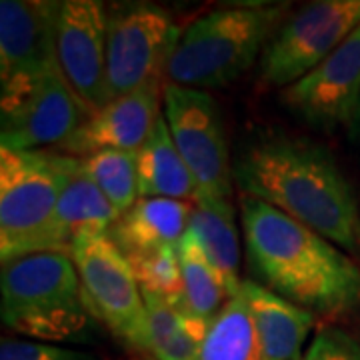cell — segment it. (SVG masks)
<instances>
[{
  "mask_svg": "<svg viewBox=\"0 0 360 360\" xmlns=\"http://www.w3.org/2000/svg\"><path fill=\"white\" fill-rule=\"evenodd\" d=\"M106 26L108 8L98 0L58 2V68L90 115L110 103L106 77Z\"/></svg>",
  "mask_w": 360,
  "mask_h": 360,
  "instance_id": "8fae6325",
  "label": "cell"
},
{
  "mask_svg": "<svg viewBox=\"0 0 360 360\" xmlns=\"http://www.w3.org/2000/svg\"><path fill=\"white\" fill-rule=\"evenodd\" d=\"M354 124H356L360 130V103H359V108H356V116H354Z\"/></svg>",
  "mask_w": 360,
  "mask_h": 360,
  "instance_id": "4316f807",
  "label": "cell"
},
{
  "mask_svg": "<svg viewBox=\"0 0 360 360\" xmlns=\"http://www.w3.org/2000/svg\"><path fill=\"white\" fill-rule=\"evenodd\" d=\"M360 26V0L310 2L272 34L260 56V80L286 89L298 82Z\"/></svg>",
  "mask_w": 360,
  "mask_h": 360,
  "instance_id": "ba28073f",
  "label": "cell"
},
{
  "mask_svg": "<svg viewBox=\"0 0 360 360\" xmlns=\"http://www.w3.org/2000/svg\"><path fill=\"white\" fill-rule=\"evenodd\" d=\"M246 257L262 286L310 312L360 309V266L319 232L262 200L243 196Z\"/></svg>",
  "mask_w": 360,
  "mask_h": 360,
  "instance_id": "7a4b0ae2",
  "label": "cell"
},
{
  "mask_svg": "<svg viewBox=\"0 0 360 360\" xmlns=\"http://www.w3.org/2000/svg\"><path fill=\"white\" fill-rule=\"evenodd\" d=\"M0 104L2 150L58 146L90 116V110L70 89L60 68L32 82L2 90Z\"/></svg>",
  "mask_w": 360,
  "mask_h": 360,
  "instance_id": "30bf717a",
  "label": "cell"
},
{
  "mask_svg": "<svg viewBox=\"0 0 360 360\" xmlns=\"http://www.w3.org/2000/svg\"><path fill=\"white\" fill-rule=\"evenodd\" d=\"M193 205L170 198H139L108 231L110 240L127 257H146L165 248H179L188 231Z\"/></svg>",
  "mask_w": 360,
  "mask_h": 360,
  "instance_id": "2e32d148",
  "label": "cell"
},
{
  "mask_svg": "<svg viewBox=\"0 0 360 360\" xmlns=\"http://www.w3.org/2000/svg\"><path fill=\"white\" fill-rule=\"evenodd\" d=\"M179 262L182 272V284L188 309L194 314L212 322L231 298L219 272L212 269L208 258L198 245L194 232L188 229L179 243Z\"/></svg>",
  "mask_w": 360,
  "mask_h": 360,
  "instance_id": "7402d4cb",
  "label": "cell"
},
{
  "mask_svg": "<svg viewBox=\"0 0 360 360\" xmlns=\"http://www.w3.org/2000/svg\"><path fill=\"white\" fill-rule=\"evenodd\" d=\"M180 32L170 14L153 2L108 8L106 77L110 101L160 80Z\"/></svg>",
  "mask_w": 360,
  "mask_h": 360,
  "instance_id": "52a82bcc",
  "label": "cell"
},
{
  "mask_svg": "<svg viewBox=\"0 0 360 360\" xmlns=\"http://www.w3.org/2000/svg\"><path fill=\"white\" fill-rule=\"evenodd\" d=\"M283 104L324 130L354 124L360 103V26L324 63L281 92Z\"/></svg>",
  "mask_w": 360,
  "mask_h": 360,
  "instance_id": "7c38bea8",
  "label": "cell"
},
{
  "mask_svg": "<svg viewBox=\"0 0 360 360\" xmlns=\"http://www.w3.org/2000/svg\"><path fill=\"white\" fill-rule=\"evenodd\" d=\"M68 155L0 148V258L51 252L52 222L65 186Z\"/></svg>",
  "mask_w": 360,
  "mask_h": 360,
  "instance_id": "5b68a950",
  "label": "cell"
},
{
  "mask_svg": "<svg viewBox=\"0 0 360 360\" xmlns=\"http://www.w3.org/2000/svg\"><path fill=\"white\" fill-rule=\"evenodd\" d=\"M80 167L120 214L139 202L141 193L136 153L101 150L94 155L80 156Z\"/></svg>",
  "mask_w": 360,
  "mask_h": 360,
  "instance_id": "603a6c76",
  "label": "cell"
},
{
  "mask_svg": "<svg viewBox=\"0 0 360 360\" xmlns=\"http://www.w3.org/2000/svg\"><path fill=\"white\" fill-rule=\"evenodd\" d=\"M300 360H360V338L345 328H321Z\"/></svg>",
  "mask_w": 360,
  "mask_h": 360,
  "instance_id": "484cf974",
  "label": "cell"
},
{
  "mask_svg": "<svg viewBox=\"0 0 360 360\" xmlns=\"http://www.w3.org/2000/svg\"><path fill=\"white\" fill-rule=\"evenodd\" d=\"M160 115V80H155L92 112L84 124L56 148L60 155L78 158L101 150L139 153Z\"/></svg>",
  "mask_w": 360,
  "mask_h": 360,
  "instance_id": "5bb4252c",
  "label": "cell"
},
{
  "mask_svg": "<svg viewBox=\"0 0 360 360\" xmlns=\"http://www.w3.org/2000/svg\"><path fill=\"white\" fill-rule=\"evenodd\" d=\"M148 314V354L155 360H198L210 321L142 292Z\"/></svg>",
  "mask_w": 360,
  "mask_h": 360,
  "instance_id": "ffe728a7",
  "label": "cell"
},
{
  "mask_svg": "<svg viewBox=\"0 0 360 360\" xmlns=\"http://www.w3.org/2000/svg\"><path fill=\"white\" fill-rule=\"evenodd\" d=\"M240 295L250 310L264 360H300L316 324L314 312L296 307L255 281H243Z\"/></svg>",
  "mask_w": 360,
  "mask_h": 360,
  "instance_id": "e0dca14e",
  "label": "cell"
},
{
  "mask_svg": "<svg viewBox=\"0 0 360 360\" xmlns=\"http://www.w3.org/2000/svg\"><path fill=\"white\" fill-rule=\"evenodd\" d=\"M198 360H264L255 322L240 290L212 319Z\"/></svg>",
  "mask_w": 360,
  "mask_h": 360,
  "instance_id": "44dd1931",
  "label": "cell"
},
{
  "mask_svg": "<svg viewBox=\"0 0 360 360\" xmlns=\"http://www.w3.org/2000/svg\"><path fill=\"white\" fill-rule=\"evenodd\" d=\"M70 257L92 316L120 340L148 354V314L141 284L110 236L90 234L78 238Z\"/></svg>",
  "mask_w": 360,
  "mask_h": 360,
  "instance_id": "8992f818",
  "label": "cell"
},
{
  "mask_svg": "<svg viewBox=\"0 0 360 360\" xmlns=\"http://www.w3.org/2000/svg\"><path fill=\"white\" fill-rule=\"evenodd\" d=\"M2 322L40 342L86 338L92 322L75 260L66 252H37L2 264Z\"/></svg>",
  "mask_w": 360,
  "mask_h": 360,
  "instance_id": "3957f363",
  "label": "cell"
},
{
  "mask_svg": "<svg viewBox=\"0 0 360 360\" xmlns=\"http://www.w3.org/2000/svg\"><path fill=\"white\" fill-rule=\"evenodd\" d=\"M234 182L360 258V206L345 172L326 148L298 139H264L234 162Z\"/></svg>",
  "mask_w": 360,
  "mask_h": 360,
  "instance_id": "6da1fadb",
  "label": "cell"
},
{
  "mask_svg": "<svg viewBox=\"0 0 360 360\" xmlns=\"http://www.w3.org/2000/svg\"><path fill=\"white\" fill-rule=\"evenodd\" d=\"M136 170L141 198L191 200L194 205L205 196L170 136L165 115L158 116L148 141L136 153Z\"/></svg>",
  "mask_w": 360,
  "mask_h": 360,
  "instance_id": "ac0fdd59",
  "label": "cell"
},
{
  "mask_svg": "<svg viewBox=\"0 0 360 360\" xmlns=\"http://www.w3.org/2000/svg\"><path fill=\"white\" fill-rule=\"evenodd\" d=\"M0 360H98V356L60 345L40 342V340L2 338Z\"/></svg>",
  "mask_w": 360,
  "mask_h": 360,
  "instance_id": "d4e9b609",
  "label": "cell"
},
{
  "mask_svg": "<svg viewBox=\"0 0 360 360\" xmlns=\"http://www.w3.org/2000/svg\"><path fill=\"white\" fill-rule=\"evenodd\" d=\"M118 219L120 212L82 170L80 158L70 156L65 186L52 222L51 252L70 255L78 238L90 234H108Z\"/></svg>",
  "mask_w": 360,
  "mask_h": 360,
  "instance_id": "9a60e30c",
  "label": "cell"
},
{
  "mask_svg": "<svg viewBox=\"0 0 360 360\" xmlns=\"http://www.w3.org/2000/svg\"><path fill=\"white\" fill-rule=\"evenodd\" d=\"M58 2L2 0L0 2V84L14 89L44 77L56 60Z\"/></svg>",
  "mask_w": 360,
  "mask_h": 360,
  "instance_id": "4fadbf2b",
  "label": "cell"
},
{
  "mask_svg": "<svg viewBox=\"0 0 360 360\" xmlns=\"http://www.w3.org/2000/svg\"><path fill=\"white\" fill-rule=\"evenodd\" d=\"M286 6H232L196 18L180 32L165 77L184 89H222L266 49Z\"/></svg>",
  "mask_w": 360,
  "mask_h": 360,
  "instance_id": "277c9868",
  "label": "cell"
},
{
  "mask_svg": "<svg viewBox=\"0 0 360 360\" xmlns=\"http://www.w3.org/2000/svg\"><path fill=\"white\" fill-rule=\"evenodd\" d=\"M165 118L180 156L200 191L210 198H231L234 165L217 101L210 92L167 82L162 89Z\"/></svg>",
  "mask_w": 360,
  "mask_h": 360,
  "instance_id": "9c48e42d",
  "label": "cell"
},
{
  "mask_svg": "<svg viewBox=\"0 0 360 360\" xmlns=\"http://www.w3.org/2000/svg\"><path fill=\"white\" fill-rule=\"evenodd\" d=\"M188 229L194 232L202 252L219 272L229 296L238 295L240 281V238L234 222V208L226 198L202 196L193 206Z\"/></svg>",
  "mask_w": 360,
  "mask_h": 360,
  "instance_id": "d6986e66",
  "label": "cell"
},
{
  "mask_svg": "<svg viewBox=\"0 0 360 360\" xmlns=\"http://www.w3.org/2000/svg\"><path fill=\"white\" fill-rule=\"evenodd\" d=\"M129 264L142 292L158 296L179 309H188L176 248H165L146 257L132 258Z\"/></svg>",
  "mask_w": 360,
  "mask_h": 360,
  "instance_id": "cb8c5ba5",
  "label": "cell"
}]
</instances>
